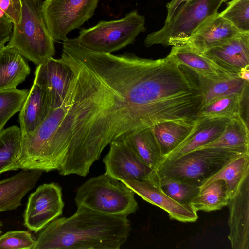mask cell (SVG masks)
Listing matches in <instances>:
<instances>
[{"label": "cell", "instance_id": "cell-1", "mask_svg": "<svg viewBox=\"0 0 249 249\" xmlns=\"http://www.w3.org/2000/svg\"><path fill=\"white\" fill-rule=\"evenodd\" d=\"M62 49L71 76L62 105L53 111L55 133L69 145L71 161L89 171L112 142L153 125L142 58L94 52L73 39Z\"/></svg>", "mask_w": 249, "mask_h": 249}, {"label": "cell", "instance_id": "cell-2", "mask_svg": "<svg viewBox=\"0 0 249 249\" xmlns=\"http://www.w3.org/2000/svg\"><path fill=\"white\" fill-rule=\"evenodd\" d=\"M130 231L127 217L78 207L72 216L57 218L41 230L33 249H119Z\"/></svg>", "mask_w": 249, "mask_h": 249}, {"label": "cell", "instance_id": "cell-3", "mask_svg": "<svg viewBox=\"0 0 249 249\" xmlns=\"http://www.w3.org/2000/svg\"><path fill=\"white\" fill-rule=\"evenodd\" d=\"M20 20L13 24L7 45L17 50L25 59L39 65L53 57L54 41L51 36L42 12V0H21Z\"/></svg>", "mask_w": 249, "mask_h": 249}, {"label": "cell", "instance_id": "cell-4", "mask_svg": "<svg viewBox=\"0 0 249 249\" xmlns=\"http://www.w3.org/2000/svg\"><path fill=\"white\" fill-rule=\"evenodd\" d=\"M134 193L121 181L105 173L90 178L82 184L77 190L75 201L77 207L127 217L138 209Z\"/></svg>", "mask_w": 249, "mask_h": 249}, {"label": "cell", "instance_id": "cell-5", "mask_svg": "<svg viewBox=\"0 0 249 249\" xmlns=\"http://www.w3.org/2000/svg\"><path fill=\"white\" fill-rule=\"evenodd\" d=\"M223 0H191L180 5L160 30L148 34L144 46H177L218 13Z\"/></svg>", "mask_w": 249, "mask_h": 249}, {"label": "cell", "instance_id": "cell-6", "mask_svg": "<svg viewBox=\"0 0 249 249\" xmlns=\"http://www.w3.org/2000/svg\"><path fill=\"white\" fill-rule=\"evenodd\" d=\"M145 30L144 17L133 10L121 19L102 21L83 29L73 39L89 50L111 53L132 44Z\"/></svg>", "mask_w": 249, "mask_h": 249}, {"label": "cell", "instance_id": "cell-7", "mask_svg": "<svg viewBox=\"0 0 249 249\" xmlns=\"http://www.w3.org/2000/svg\"><path fill=\"white\" fill-rule=\"evenodd\" d=\"M242 154L221 148H203L189 152L159 166L156 173L199 186L232 158Z\"/></svg>", "mask_w": 249, "mask_h": 249}, {"label": "cell", "instance_id": "cell-8", "mask_svg": "<svg viewBox=\"0 0 249 249\" xmlns=\"http://www.w3.org/2000/svg\"><path fill=\"white\" fill-rule=\"evenodd\" d=\"M100 0H45L42 12L54 42L67 41V35L94 15Z\"/></svg>", "mask_w": 249, "mask_h": 249}, {"label": "cell", "instance_id": "cell-9", "mask_svg": "<svg viewBox=\"0 0 249 249\" xmlns=\"http://www.w3.org/2000/svg\"><path fill=\"white\" fill-rule=\"evenodd\" d=\"M109 145V150L103 160L106 174L120 181L137 180L158 186L156 171L142 162L122 139H117Z\"/></svg>", "mask_w": 249, "mask_h": 249}, {"label": "cell", "instance_id": "cell-10", "mask_svg": "<svg viewBox=\"0 0 249 249\" xmlns=\"http://www.w3.org/2000/svg\"><path fill=\"white\" fill-rule=\"evenodd\" d=\"M64 206L60 186L54 182L43 184L29 197L24 225L36 233L61 215Z\"/></svg>", "mask_w": 249, "mask_h": 249}, {"label": "cell", "instance_id": "cell-11", "mask_svg": "<svg viewBox=\"0 0 249 249\" xmlns=\"http://www.w3.org/2000/svg\"><path fill=\"white\" fill-rule=\"evenodd\" d=\"M34 82L45 91L51 110L62 104L66 95L71 76V69L61 58L52 57L37 65Z\"/></svg>", "mask_w": 249, "mask_h": 249}, {"label": "cell", "instance_id": "cell-12", "mask_svg": "<svg viewBox=\"0 0 249 249\" xmlns=\"http://www.w3.org/2000/svg\"><path fill=\"white\" fill-rule=\"evenodd\" d=\"M228 239L232 249H249V176L229 199Z\"/></svg>", "mask_w": 249, "mask_h": 249}, {"label": "cell", "instance_id": "cell-13", "mask_svg": "<svg viewBox=\"0 0 249 249\" xmlns=\"http://www.w3.org/2000/svg\"><path fill=\"white\" fill-rule=\"evenodd\" d=\"M201 53L222 71L237 75L249 65V33H241Z\"/></svg>", "mask_w": 249, "mask_h": 249}, {"label": "cell", "instance_id": "cell-14", "mask_svg": "<svg viewBox=\"0 0 249 249\" xmlns=\"http://www.w3.org/2000/svg\"><path fill=\"white\" fill-rule=\"evenodd\" d=\"M121 181L143 200L166 212L171 219L186 223L195 222L198 218L197 212L190 204L176 201L157 186L137 180Z\"/></svg>", "mask_w": 249, "mask_h": 249}, {"label": "cell", "instance_id": "cell-15", "mask_svg": "<svg viewBox=\"0 0 249 249\" xmlns=\"http://www.w3.org/2000/svg\"><path fill=\"white\" fill-rule=\"evenodd\" d=\"M229 120L228 118L198 117L189 136L175 150L163 159L160 166L216 140L223 133Z\"/></svg>", "mask_w": 249, "mask_h": 249}, {"label": "cell", "instance_id": "cell-16", "mask_svg": "<svg viewBox=\"0 0 249 249\" xmlns=\"http://www.w3.org/2000/svg\"><path fill=\"white\" fill-rule=\"evenodd\" d=\"M241 33L218 13L202 25L181 45L187 46L200 53H203Z\"/></svg>", "mask_w": 249, "mask_h": 249}, {"label": "cell", "instance_id": "cell-17", "mask_svg": "<svg viewBox=\"0 0 249 249\" xmlns=\"http://www.w3.org/2000/svg\"><path fill=\"white\" fill-rule=\"evenodd\" d=\"M43 171L22 169L9 178L0 180V212L16 209L21 200L32 190Z\"/></svg>", "mask_w": 249, "mask_h": 249}, {"label": "cell", "instance_id": "cell-18", "mask_svg": "<svg viewBox=\"0 0 249 249\" xmlns=\"http://www.w3.org/2000/svg\"><path fill=\"white\" fill-rule=\"evenodd\" d=\"M51 110L45 91L34 82L19 110V121L22 137L33 133Z\"/></svg>", "mask_w": 249, "mask_h": 249}, {"label": "cell", "instance_id": "cell-19", "mask_svg": "<svg viewBox=\"0 0 249 249\" xmlns=\"http://www.w3.org/2000/svg\"><path fill=\"white\" fill-rule=\"evenodd\" d=\"M30 71L29 65L17 50L8 45L0 49V91L16 89Z\"/></svg>", "mask_w": 249, "mask_h": 249}, {"label": "cell", "instance_id": "cell-20", "mask_svg": "<svg viewBox=\"0 0 249 249\" xmlns=\"http://www.w3.org/2000/svg\"><path fill=\"white\" fill-rule=\"evenodd\" d=\"M144 164L157 171L163 156L151 127L126 134L121 138Z\"/></svg>", "mask_w": 249, "mask_h": 249}, {"label": "cell", "instance_id": "cell-21", "mask_svg": "<svg viewBox=\"0 0 249 249\" xmlns=\"http://www.w3.org/2000/svg\"><path fill=\"white\" fill-rule=\"evenodd\" d=\"M193 72L201 91L202 107L222 97L233 94L244 95L249 91V82L241 79L237 75L209 78Z\"/></svg>", "mask_w": 249, "mask_h": 249}, {"label": "cell", "instance_id": "cell-22", "mask_svg": "<svg viewBox=\"0 0 249 249\" xmlns=\"http://www.w3.org/2000/svg\"><path fill=\"white\" fill-rule=\"evenodd\" d=\"M221 148L249 154L248 123L241 115L229 119L221 135L213 142L197 149Z\"/></svg>", "mask_w": 249, "mask_h": 249}, {"label": "cell", "instance_id": "cell-23", "mask_svg": "<svg viewBox=\"0 0 249 249\" xmlns=\"http://www.w3.org/2000/svg\"><path fill=\"white\" fill-rule=\"evenodd\" d=\"M195 120L168 121L151 127L163 159L175 150L189 136Z\"/></svg>", "mask_w": 249, "mask_h": 249}, {"label": "cell", "instance_id": "cell-24", "mask_svg": "<svg viewBox=\"0 0 249 249\" xmlns=\"http://www.w3.org/2000/svg\"><path fill=\"white\" fill-rule=\"evenodd\" d=\"M249 176V154H240L232 158L199 186V191L217 180L225 181L229 199L238 191L245 178Z\"/></svg>", "mask_w": 249, "mask_h": 249}, {"label": "cell", "instance_id": "cell-25", "mask_svg": "<svg viewBox=\"0 0 249 249\" xmlns=\"http://www.w3.org/2000/svg\"><path fill=\"white\" fill-rule=\"evenodd\" d=\"M168 55L179 64L203 77L218 78L235 75L222 71L201 53L186 45L172 46Z\"/></svg>", "mask_w": 249, "mask_h": 249}, {"label": "cell", "instance_id": "cell-26", "mask_svg": "<svg viewBox=\"0 0 249 249\" xmlns=\"http://www.w3.org/2000/svg\"><path fill=\"white\" fill-rule=\"evenodd\" d=\"M22 142L21 129L13 125L0 132V174L15 170L20 156Z\"/></svg>", "mask_w": 249, "mask_h": 249}, {"label": "cell", "instance_id": "cell-27", "mask_svg": "<svg viewBox=\"0 0 249 249\" xmlns=\"http://www.w3.org/2000/svg\"><path fill=\"white\" fill-rule=\"evenodd\" d=\"M229 201L226 185L223 180H215L200 190L190 204L196 212H212L226 206Z\"/></svg>", "mask_w": 249, "mask_h": 249}, {"label": "cell", "instance_id": "cell-28", "mask_svg": "<svg viewBox=\"0 0 249 249\" xmlns=\"http://www.w3.org/2000/svg\"><path fill=\"white\" fill-rule=\"evenodd\" d=\"M248 95L249 92H247L244 95H230L214 100L200 108L198 113V117L230 119L238 115L243 117L245 102Z\"/></svg>", "mask_w": 249, "mask_h": 249}, {"label": "cell", "instance_id": "cell-29", "mask_svg": "<svg viewBox=\"0 0 249 249\" xmlns=\"http://www.w3.org/2000/svg\"><path fill=\"white\" fill-rule=\"evenodd\" d=\"M158 187L173 199L182 204H190L199 192L198 186L164 176L158 178Z\"/></svg>", "mask_w": 249, "mask_h": 249}, {"label": "cell", "instance_id": "cell-30", "mask_svg": "<svg viewBox=\"0 0 249 249\" xmlns=\"http://www.w3.org/2000/svg\"><path fill=\"white\" fill-rule=\"evenodd\" d=\"M28 92L17 88L0 91V132L7 122L19 111Z\"/></svg>", "mask_w": 249, "mask_h": 249}, {"label": "cell", "instance_id": "cell-31", "mask_svg": "<svg viewBox=\"0 0 249 249\" xmlns=\"http://www.w3.org/2000/svg\"><path fill=\"white\" fill-rule=\"evenodd\" d=\"M219 14L240 32L249 33V0H231Z\"/></svg>", "mask_w": 249, "mask_h": 249}, {"label": "cell", "instance_id": "cell-32", "mask_svg": "<svg viewBox=\"0 0 249 249\" xmlns=\"http://www.w3.org/2000/svg\"><path fill=\"white\" fill-rule=\"evenodd\" d=\"M35 242L28 231H10L0 236V249H33Z\"/></svg>", "mask_w": 249, "mask_h": 249}, {"label": "cell", "instance_id": "cell-33", "mask_svg": "<svg viewBox=\"0 0 249 249\" xmlns=\"http://www.w3.org/2000/svg\"><path fill=\"white\" fill-rule=\"evenodd\" d=\"M21 9V0H0V9L13 24L19 22Z\"/></svg>", "mask_w": 249, "mask_h": 249}, {"label": "cell", "instance_id": "cell-34", "mask_svg": "<svg viewBox=\"0 0 249 249\" xmlns=\"http://www.w3.org/2000/svg\"><path fill=\"white\" fill-rule=\"evenodd\" d=\"M13 28V23L6 16H0V49L10 40Z\"/></svg>", "mask_w": 249, "mask_h": 249}, {"label": "cell", "instance_id": "cell-35", "mask_svg": "<svg viewBox=\"0 0 249 249\" xmlns=\"http://www.w3.org/2000/svg\"><path fill=\"white\" fill-rule=\"evenodd\" d=\"M191 0H171L166 5L167 16L165 21H168L173 16L178 7L181 4Z\"/></svg>", "mask_w": 249, "mask_h": 249}, {"label": "cell", "instance_id": "cell-36", "mask_svg": "<svg viewBox=\"0 0 249 249\" xmlns=\"http://www.w3.org/2000/svg\"><path fill=\"white\" fill-rule=\"evenodd\" d=\"M238 77L246 81H249V65H248L241 69L237 73Z\"/></svg>", "mask_w": 249, "mask_h": 249}, {"label": "cell", "instance_id": "cell-37", "mask_svg": "<svg viewBox=\"0 0 249 249\" xmlns=\"http://www.w3.org/2000/svg\"><path fill=\"white\" fill-rule=\"evenodd\" d=\"M2 226H3V224H2V222L0 220V234H1L2 232L1 228Z\"/></svg>", "mask_w": 249, "mask_h": 249}, {"label": "cell", "instance_id": "cell-38", "mask_svg": "<svg viewBox=\"0 0 249 249\" xmlns=\"http://www.w3.org/2000/svg\"><path fill=\"white\" fill-rule=\"evenodd\" d=\"M228 0H223V2H226Z\"/></svg>", "mask_w": 249, "mask_h": 249}]
</instances>
